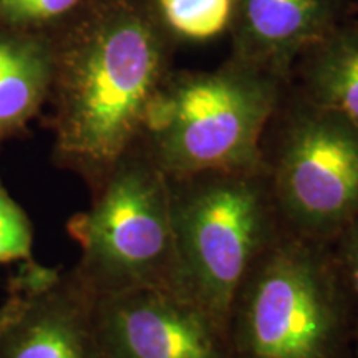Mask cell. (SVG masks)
<instances>
[{"mask_svg":"<svg viewBox=\"0 0 358 358\" xmlns=\"http://www.w3.org/2000/svg\"><path fill=\"white\" fill-rule=\"evenodd\" d=\"M237 358H348L353 310L332 244L282 231L231 307Z\"/></svg>","mask_w":358,"mask_h":358,"instance_id":"3","label":"cell"},{"mask_svg":"<svg viewBox=\"0 0 358 358\" xmlns=\"http://www.w3.org/2000/svg\"><path fill=\"white\" fill-rule=\"evenodd\" d=\"M295 85L307 98L337 111L358 127V24L342 22L302 53Z\"/></svg>","mask_w":358,"mask_h":358,"instance_id":"11","label":"cell"},{"mask_svg":"<svg viewBox=\"0 0 358 358\" xmlns=\"http://www.w3.org/2000/svg\"><path fill=\"white\" fill-rule=\"evenodd\" d=\"M0 358H108L95 295L69 274L38 267L15 279L0 307Z\"/></svg>","mask_w":358,"mask_h":358,"instance_id":"7","label":"cell"},{"mask_svg":"<svg viewBox=\"0 0 358 358\" xmlns=\"http://www.w3.org/2000/svg\"><path fill=\"white\" fill-rule=\"evenodd\" d=\"M357 358H358V353H357Z\"/></svg>","mask_w":358,"mask_h":358,"instance_id":"17","label":"cell"},{"mask_svg":"<svg viewBox=\"0 0 358 358\" xmlns=\"http://www.w3.org/2000/svg\"><path fill=\"white\" fill-rule=\"evenodd\" d=\"M52 37L55 155L98 186L140 141L176 43L148 0H95Z\"/></svg>","mask_w":358,"mask_h":358,"instance_id":"1","label":"cell"},{"mask_svg":"<svg viewBox=\"0 0 358 358\" xmlns=\"http://www.w3.org/2000/svg\"><path fill=\"white\" fill-rule=\"evenodd\" d=\"M88 211L69 222L82 249L75 274L95 297L176 285L171 185L134 145L95 186Z\"/></svg>","mask_w":358,"mask_h":358,"instance_id":"6","label":"cell"},{"mask_svg":"<svg viewBox=\"0 0 358 358\" xmlns=\"http://www.w3.org/2000/svg\"><path fill=\"white\" fill-rule=\"evenodd\" d=\"M355 12V0H236L231 55L292 80L303 52Z\"/></svg>","mask_w":358,"mask_h":358,"instance_id":"9","label":"cell"},{"mask_svg":"<svg viewBox=\"0 0 358 358\" xmlns=\"http://www.w3.org/2000/svg\"><path fill=\"white\" fill-rule=\"evenodd\" d=\"M229 57L214 70H171L136 145L168 178L262 169V140L287 85Z\"/></svg>","mask_w":358,"mask_h":358,"instance_id":"2","label":"cell"},{"mask_svg":"<svg viewBox=\"0 0 358 358\" xmlns=\"http://www.w3.org/2000/svg\"><path fill=\"white\" fill-rule=\"evenodd\" d=\"M355 10H358V0H355Z\"/></svg>","mask_w":358,"mask_h":358,"instance_id":"16","label":"cell"},{"mask_svg":"<svg viewBox=\"0 0 358 358\" xmlns=\"http://www.w3.org/2000/svg\"><path fill=\"white\" fill-rule=\"evenodd\" d=\"M353 310V337L358 345V219L332 243Z\"/></svg>","mask_w":358,"mask_h":358,"instance_id":"15","label":"cell"},{"mask_svg":"<svg viewBox=\"0 0 358 358\" xmlns=\"http://www.w3.org/2000/svg\"><path fill=\"white\" fill-rule=\"evenodd\" d=\"M174 43H206L229 34L236 0H148Z\"/></svg>","mask_w":358,"mask_h":358,"instance_id":"12","label":"cell"},{"mask_svg":"<svg viewBox=\"0 0 358 358\" xmlns=\"http://www.w3.org/2000/svg\"><path fill=\"white\" fill-rule=\"evenodd\" d=\"M95 0H0V27L53 34Z\"/></svg>","mask_w":358,"mask_h":358,"instance_id":"13","label":"cell"},{"mask_svg":"<svg viewBox=\"0 0 358 358\" xmlns=\"http://www.w3.org/2000/svg\"><path fill=\"white\" fill-rule=\"evenodd\" d=\"M95 313L108 358H237L229 330L173 290L100 295Z\"/></svg>","mask_w":358,"mask_h":358,"instance_id":"8","label":"cell"},{"mask_svg":"<svg viewBox=\"0 0 358 358\" xmlns=\"http://www.w3.org/2000/svg\"><path fill=\"white\" fill-rule=\"evenodd\" d=\"M282 227L332 244L358 219V127L290 82L262 140Z\"/></svg>","mask_w":358,"mask_h":358,"instance_id":"5","label":"cell"},{"mask_svg":"<svg viewBox=\"0 0 358 358\" xmlns=\"http://www.w3.org/2000/svg\"><path fill=\"white\" fill-rule=\"evenodd\" d=\"M176 285L229 330L237 289L284 231L264 169L169 178Z\"/></svg>","mask_w":358,"mask_h":358,"instance_id":"4","label":"cell"},{"mask_svg":"<svg viewBox=\"0 0 358 358\" xmlns=\"http://www.w3.org/2000/svg\"><path fill=\"white\" fill-rule=\"evenodd\" d=\"M34 231L24 209L0 179V262L32 259Z\"/></svg>","mask_w":358,"mask_h":358,"instance_id":"14","label":"cell"},{"mask_svg":"<svg viewBox=\"0 0 358 358\" xmlns=\"http://www.w3.org/2000/svg\"><path fill=\"white\" fill-rule=\"evenodd\" d=\"M52 34L0 27V141L22 131L48 100Z\"/></svg>","mask_w":358,"mask_h":358,"instance_id":"10","label":"cell"}]
</instances>
